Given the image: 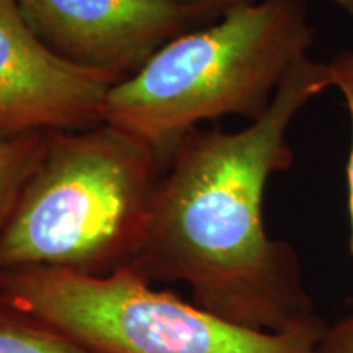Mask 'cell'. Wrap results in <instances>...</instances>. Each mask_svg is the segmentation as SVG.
Masks as SVG:
<instances>
[{
    "label": "cell",
    "instance_id": "obj_9",
    "mask_svg": "<svg viewBox=\"0 0 353 353\" xmlns=\"http://www.w3.org/2000/svg\"><path fill=\"white\" fill-rule=\"evenodd\" d=\"M332 87L337 88L343 97L345 107L350 118V152L347 161V188H348V211H350L352 226V250H353V51H342L327 63Z\"/></svg>",
    "mask_w": 353,
    "mask_h": 353
},
{
    "label": "cell",
    "instance_id": "obj_5",
    "mask_svg": "<svg viewBox=\"0 0 353 353\" xmlns=\"http://www.w3.org/2000/svg\"><path fill=\"white\" fill-rule=\"evenodd\" d=\"M17 6L52 52L120 81L201 21L182 0H17Z\"/></svg>",
    "mask_w": 353,
    "mask_h": 353
},
{
    "label": "cell",
    "instance_id": "obj_7",
    "mask_svg": "<svg viewBox=\"0 0 353 353\" xmlns=\"http://www.w3.org/2000/svg\"><path fill=\"white\" fill-rule=\"evenodd\" d=\"M0 353H99L30 314L0 291Z\"/></svg>",
    "mask_w": 353,
    "mask_h": 353
},
{
    "label": "cell",
    "instance_id": "obj_4",
    "mask_svg": "<svg viewBox=\"0 0 353 353\" xmlns=\"http://www.w3.org/2000/svg\"><path fill=\"white\" fill-rule=\"evenodd\" d=\"M17 306L99 353H317L314 321L286 330L236 324L128 267L105 276L57 268L0 272Z\"/></svg>",
    "mask_w": 353,
    "mask_h": 353
},
{
    "label": "cell",
    "instance_id": "obj_3",
    "mask_svg": "<svg viewBox=\"0 0 353 353\" xmlns=\"http://www.w3.org/2000/svg\"><path fill=\"white\" fill-rule=\"evenodd\" d=\"M314 28L304 0H257L162 46L107 97L105 123L170 156L203 121L259 120L299 59Z\"/></svg>",
    "mask_w": 353,
    "mask_h": 353
},
{
    "label": "cell",
    "instance_id": "obj_8",
    "mask_svg": "<svg viewBox=\"0 0 353 353\" xmlns=\"http://www.w3.org/2000/svg\"><path fill=\"white\" fill-rule=\"evenodd\" d=\"M46 134L34 131L0 139V234L41 157Z\"/></svg>",
    "mask_w": 353,
    "mask_h": 353
},
{
    "label": "cell",
    "instance_id": "obj_10",
    "mask_svg": "<svg viewBox=\"0 0 353 353\" xmlns=\"http://www.w3.org/2000/svg\"><path fill=\"white\" fill-rule=\"evenodd\" d=\"M252 2H257V0H182L183 6L195 13L201 21L219 19L229 8ZM330 2L345 10L353 19V0H330Z\"/></svg>",
    "mask_w": 353,
    "mask_h": 353
},
{
    "label": "cell",
    "instance_id": "obj_11",
    "mask_svg": "<svg viewBox=\"0 0 353 353\" xmlns=\"http://www.w3.org/2000/svg\"><path fill=\"white\" fill-rule=\"evenodd\" d=\"M317 353H353V317L321 335Z\"/></svg>",
    "mask_w": 353,
    "mask_h": 353
},
{
    "label": "cell",
    "instance_id": "obj_6",
    "mask_svg": "<svg viewBox=\"0 0 353 353\" xmlns=\"http://www.w3.org/2000/svg\"><path fill=\"white\" fill-rule=\"evenodd\" d=\"M118 82L57 56L33 33L17 0H0V139L105 123L107 97Z\"/></svg>",
    "mask_w": 353,
    "mask_h": 353
},
{
    "label": "cell",
    "instance_id": "obj_1",
    "mask_svg": "<svg viewBox=\"0 0 353 353\" xmlns=\"http://www.w3.org/2000/svg\"><path fill=\"white\" fill-rule=\"evenodd\" d=\"M329 88L327 63L306 56L244 130L196 128L183 136L131 268L151 283L187 285L196 306L247 327L286 330L314 321L296 255L268 236L262 210L270 176L293 164L291 121Z\"/></svg>",
    "mask_w": 353,
    "mask_h": 353
},
{
    "label": "cell",
    "instance_id": "obj_2",
    "mask_svg": "<svg viewBox=\"0 0 353 353\" xmlns=\"http://www.w3.org/2000/svg\"><path fill=\"white\" fill-rule=\"evenodd\" d=\"M169 156L121 128L51 130L0 234V272L105 276L143 250Z\"/></svg>",
    "mask_w": 353,
    "mask_h": 353
}]
</instances>
